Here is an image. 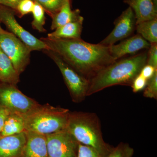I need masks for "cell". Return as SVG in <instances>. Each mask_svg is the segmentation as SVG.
Returning a JSON list of instances; mask_svg holds the SVG:
<instances>
[{"label":"cell","instance_id":"cell-1","mask_svg":"<svg viewBox=\"0 0 157 157\" xmlns=\"http://www.w3.org/2000/svg\"><path fill=\"white\" fill-rule=\"evenodd\" d=\"M48 49L58 54L79 74L90 80L100 70L116 61L109 46L88 43L81 39L42 38Z\"/></svg>","mask_w":157,"mask_h":157},{"label":"cell","instance_id":"cell-2","mask_svg":"<svg viewBox=\"0 0 157 157\" xmlns=\"http://www.w3.org/2000/svg\"><path fill=\"white\" fill-rule=\"evenodd\" d=\"M147 52L116 61L100 70L90 80L87 97L115 85L131 86L147 64Z\"/></svg>","mask_w":157,"mask_h":157},{"label":"cell","instance_id":"cell-3","mask_svg":"<svg viewBox=\"0 0 157 157\" xmlns=\"http://www.w3.org/2000/svg\"><path fill=\"white\" fill-rule=\"evenodd\" d=\"M66 130L78 143L91 147L103 157L112 147L104 141L100 119L91 112H70Z\"/></svg>","mask_w":157,"mask_h":157},{"label":"cell","instance_id":"cell-4","mask_svg":"<svg viewBox=\"0 0 157 157\" xmlns=\"http://www.w3.org/2000/svg\"><path fill=\"white\" fill-rule=\"evenodd\" d=\"M70 111L69 109L50 105H39L23 114L25 131L47 135L67 128Z\"/></svg>","mask_w":157,"mask_h":157},{"label":"cell","instance_id":"cell-5","mask_svg":"<svg viewBox=\"0 0 157 157\" xmlns=\"http://www.w3.org/2000/svg\"><path fill=\"white\" fill-rule=\"evenodd\" d=\"M44 50L58 67L73 102L80 103L84 101L87 97L90 80L76 72L54 52Z\"/></svg>","mask_w":157,"mask_h":157},{"label":"cell","instance_id":"cell-6","mask_svg":"<svg viewBox=\"0 0 157 157\" xmlns=\"http://www.w3.org/2000/svg\"><path fill=\"white\" fill-rule=\"evenodd\" d=\"M0 48L11 60L18 74L22 73L29 63L32 51L14 34L2 28Z\"/></svg>","mask_w":157,"mask_h":157},{"label":"cell","instance_id":"cell-7","mask_svg":"<svg viewBox=\"0 0 157 157\" xmlns=\"http://www.w3.org/2000/svg\"><path fill=\"white\" fill-rule=\"evenodd\" d=\"M0 86V107L14 113L25 114L39 107L36 101L23 94L14 85Z\"/></svg>","mask_w":157,"mask_h":157},{"label":"cell","instance_id":"cell-8","mask_svg":"<svg viewBox=\"0 0 157 157\" xmlns=\"http://www.w3.org/2000/svg\"><path fill=\"white\" fill-rule=\"evenodd\" d=\"M0 21L3 23L11 33L23 42L31 51L48 49L43 41L34 36L17 22L14 12L11 9L0 6Z\"/></svg>","mask_w":157,"mask_h":157},{"label":"cell","instance_id":"cell-9","mask_svg":"<svg viewBox=\"0 0 157 157\" xmlns=\"http://www.w3.org/2000/svg\"><path fill=\"white\" fill-rule=\"evenodd\" d=\"M46 137L48 157H77L78 143L66 129Z\"/></svg>","mask_w":157,"mask_h":157},{"label":"cell","instance_id":"cell-10","mask_svg":"<svg viewBox=\"0 0 157 157\" xmlns=\"http://www.w3.org/2000/svg\"><path fill=\"white\" fill-rule=\"evenodd\" d=\"M136 20L135 13L129 7L122 13L114 22V28L111 33L100 44L109 46L131 36L136 28Z\"/></svg>","mask_w":157,"mask_h":157},{"label":"cell","instance_id":"cell-11","mask_svg":"<svg viewBox=\"0 0 157 157\" xmlns=\"http://www.w3.org/2000/svg\"><path fill=\"white\" fill-rule=\"evenodd\" d=\"M151 44L139 34L124 39L117 45L109 46L110 54L116 61L128 54H134L144 49H149Z\"/></svg>","mask_w":157,"mask_h":157},{"label":"cell","instance_id":"cell-12","mask_svg":"<svg viewBox=\"0 0 157 157\" xmlns=\"http://www.w3.org/2000/svg\"><path fill=\"white\" fill-rule=\"evenodd\" d=\"M26 141L25 131L9 136L0 135V157H21Z\"/></svg>","mask_w":157,"mask_h":157},{"label":"cell","instance_id":"cell-13","mask_svg":"<svg viewBox=\"0 0 157 157\" xmlns=\"http://www.w3.org/2000/svg\"><path fill=\"white\" fill-rule=\"evenodd\" d=\"M25 132L26 141L21 157H48L46 135Z\"/></svg>","mask_w":157,"mask_h":157},{"label":"cell","instance_id":"cell-14","mask_svg":"<svg viewBox=\"0 0 157 157\" xmlns=\"http://www.w3.org/2000/svg\"><path fill=\"white\" fill-rule=\"evenodd\" d=\"M126 2L135 13L136 24L157 18V8L151 0H130Z\"/></svg>","mask_w":157,"mask_h":157},{"label":"cell","instance_id":"cell-15","mask_svg":"<svg viewBox=\"0 0 157 157\" xmlns=\"http://www.w3.org/2000/svg\"><path fill=\"white\" fill-rule=\"evenodd\" d=\"M80 13L79 9L72 10L70 0H65L60 10L51 16L52 20L51 29L55 30L68 23L81 19L82 17Z\"/></svg>","mask_w":157,"mask_h":157},{"label":"cell","instance_id":"cell-16","mask_svg":"<svg viewBox=\"0 0 157 157\" xmlns=\"http://www.w3.org/2000/svg\"><path fill=\"white\" fill-rule=\"evenodd\" d=\"M83 17L76 21H72L61 26L55 31L48 34V37L52 39H81Z\"/></svg>","mask_w":157,"mask_h":157},{"label":"cell","instance_id":"cell-17","mask_svg":"<svg viewBox=\"0 0 157 157\" xmlns=\"http://www.w3.org/2000/svg\"><path fill=\"white\" fill-rule=\"evenodd\" d=\"M19 75L11 60L0 48V81L15 85L19 82Z\"/></svg>","mask_w":157,"mask_h":157},{"label":"cell","instance_id":"cell-18","mask_svg":"<svg viewBox=\"0 0 157 157\" xmlns=\"http://www.w3.org/2000/svg\"><path fill=\"white\" fill-rule=\"evenodd\" d=\"M25 131L23 114L11 113L6 120L1 136H9L19 134Z\"/></svg>","mask_w":157,"mask_h":157},{"label":"cell","instance_id":"cell-19","mask_svg":"<svg viewBox=\"0 0 157 157\" xmlns=\"http://www.w3.org/2000/svg\"><path fill=\"white\" fill-rule=\"evenodd\" d=\"M135 29L150 44L157 43V18L137 24Z\"/></svg>","mask_w":157,"mask_h":157},{"label":"cell","instance_id":"cell-20","mask_svg":"<svg viewBox=\"0 0 157 157\" xmlns=\"http://www.w3.org/2000/svg\"><path fill=\"white\" fill-rule=\"evenodd\" d=\"M34 2V8L32 11L33 15L32 26L39 32H45L46 31L44 28L45 23V10L39 3L36 2Z\"/></svg>","mask_w":157,"mask_h":157},{"label":"cell","instance_id":"cell-21","mask_svg":"<svg viewBox=\"0 0 157 157\" xmlns=\"http://www.w3.org/2000/svg\"><path fill=\"white\" fill-rule=\"evenodd\" d=\"M134 154V149L128 144L121 142L104 157H132Z\"/></svg>","mask_w":157,"mask_h":157},{"label":"cell","instance_id":"cell-22","mask_svg":"<svg viewBox=\"0 0 157 157\" xmlns=\"http://www.w3.org/2000/svg\"><path fill=\"white\" fill-rule=\"evenodd\" d=\"M39 3L50 14H56L61 9L65 0H33Z\"/></svg>","mask_w":157,"mask_h":157},{"label":"cell","instance_id":"cell-23","mask_svg":"<svg viewBox=\"0 0 157 157\" xmlns=\"http://www.w3.org/2000/svg\"><path fill=\"white\" fill-rule=\"evenodd\" d=\"M143 96L145 98L157 99V71L154 75L147 80V84L144 89Z\"/></svg>","mask_w":157,"mask_h":157},{"label":"cell","instance_id":"cell-24","mask_svg":"<svg viewBox=\"0 0 157 157\" xmlns=\"http://www.w3.org/2000/svg\"><path fill=\"white\" fill-rule=\"evenodd\" d=\"M77 157H103L95 149L78 143Z\"/></svg>","mask_w":157,"mask_h":157},{"label":"cell","instance_id":"cell-25","mask_svg":"<svg viewBox=\"0 0 157 157\" xmlns=\"http://www.w3.org/2000/svg\"><path fill=\"white\" fill-rule=\"evenodd\" d=\"M33 0H22L17 5L16 11L21 17L33 11L34 6Z\"/></svg>","mask_w":157,"mask_h":157},{"label":"cell","instance_id":"cell-26","mask_svg":"<svg viewBox=\"0 0 157 157\" xmlns=\"http://www.w3.org/2000/svg\"><path fill=\"white\" fill-rule=\"evenodd\" d=\"M147 64L157 69V43L151 44L147 52Z\"/></svg>","mask_w":157,"mask_h":157},{"label":"cell","instance_id":"cell-27","mask_svg":"<svg viewBox=\"0 0 157 157\" xmlns=\"http://www.w3.org/2000/svg\"><path fill=\"white\" fill-rule=\"evenodd\" d=\"M147 80L139 74L135 77L131 86L133 92H139L144 90L147 84Z\"/></svg>","mask_w":157,"mask_h":157},{"label":"cell","instance_id":"cell-28","mask_svg":"<svg viewBox=\"0 0 157 157\" xmlns=\"http://www.w3.org/2000/svg\"><path fill=\"white\" fill-rule=\"evenodd\" d=\"M156 71L157 69L151 65L146 64L142 68L139 74L147 80H148L153 76Z\"/></svg>","mask_w":157,"mask_h":157},{"label":"cell","instance_id":"cell-29","mask_svg":"<svg viewBox=\"0 0 157 157\" xmlns=\"http://www.w3.org/2000/svg\"><path fill=\"white\" fill-rule=\"evenodd\" d=\"M11 113L7 108L0 107V135L2 131L6 120Z\"/></svg>","mask_w":157,"mask_h":157},{"label":"cell","instance_id":"cell-30","mask_svg":"<svg viewBox=\"0 0 157 157\" xmlns=\"http://www.w3.org/2000/svg\"><path fill=\"white\" fill-rule=\"evenodd\" d=\"M22 0H0V5L15 10L17 5Z\"/></svg>","mask_w":157,"mask_h":157},{"label":"cell","instance_id":"cell-31","mask_svg":"<svg viewBox=\"0 0 157 157\" xmlns=\"http://www.w3.org/2000/svg\"><path fill=\"white\" fill-rule=\"evenodd\" d=\"M151 1H152L155 7L157 8V0H151Z\"/></svg>","mask_w":157,"mask_h":157},{"label":"cell","instance_id":"cell-32","mask_svg":"<svg viewBox=\"0 0 157 157\" xmlns=\"http://www.w3.org/2000/svg\"><path fill=\"white\" fill-rule=\"evenodd\" d=\"M0 22H1V21H0ZM1 29H2V27H1V25H0V30Z\"/></svg>","mask_w":157,"mask_h":157},{"label":"cell","instance_id":"cell-33","mask_svg":"<svg viewBox=\"0 0 157 157\" xmlns=\"http://www.w3.org/2000/svg\"><path fill=\"white\" fill-rule=\"evenodd\" d=\"M130 1V0H126V2H127V1Z\"/></svg>","mask_w":157,"mask_h":157}]
</instances>
